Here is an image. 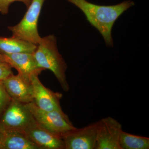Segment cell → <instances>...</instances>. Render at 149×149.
<instances>
[{"label":"cell","mask_w":149,"mask_h":149,"mask_svg":"<svg viewBox=\"0 0 149 149\" xmlns=\"http://www.w3.org/2000/svg\"><path fill=\"white\" fill-rule=\"evenodd\" d=\"M99 127L100 121L63 134L65 149H95Z\"/></svg>","instance_id":"obj_6"},{"label":"cell","mask_w":149,"mask_h":149,"mask_svg":"<svg viewBox=\"0 0 149 149\" xmlns=\"http://www.w3.org/2000/svg\"><path fill=\"white\" fill-rule=\"evenodd\" d=\"M34 55L39 67L53 72L63 90L68 92L70 87L65 74L67 65L59 52L56 37L49 35L41 38Z\"/></svg>","instance_id":"obj_2"},{"label":"cell","mask_w":149,"mask_h":149,"mask_svg":"<svg viewBox=\"0 0 149 149\" xmlns=\"http://www.w3.org/2000/svg\"><path fill=\"white\" fill-rule=\"evenodd\" d=\"M27 104L36 122L52 133L61 136L75 128L63 110L45 111L33 102Z\"/></svg>","instance_id":"obj_5"},{"label":"cell","mask_w":149,"mask_h":149,"mask_svg":"<svg viewBox=\"0 0 149 149\" xmlns=\"http://www.w3.org/2000/svg\"><path fill=\"white\" fill-rule=\"evenodd\" d=\"M32 1V0H0V12L3 15L7 14L9 6L14 2H22L28 8Z\"/></svg>","instance_id":"obj_16"},{"label":"cell","mask_w":149,"mask_h":149,"mask_svg":"<svg viewBox=\"0 0 149 149\" xmlns=\"http://www.w3.org/2000/svg\"><path fill=\"white\" fill-rule=\"evenodd\" d=\"M37 45L16 37H0V53H34Z\"/></svg>","instance_id":"obj_13"},{"label":"cell","mask_w":149,"mask_h":149,"mask_svg":"<svg viewBox=\"0 0 149 149\" xmlns=\"http://www.w3.org/2000/svg\"><path fill=\"white\" fill-rule=\"evenodd\" d=\"M38 75L32 74L30 78L33 93L32 102L45 111L62 110L60 104L62 94L54 92L45 87L40 81Z\"/></svg>","instance_id":"obj_7"},{"label":"cell","mask_w":149,"mask_h":149,"mask_svg":"<svg viewBox=\"0 0 149 149\" xmlns=\"http://www.w3.org/2000/svg\"><path fill=\"white\" fill-rule=\"evenodd\" d=\"M4 130H3L1 126V124H0V144H1V141L2 139L3 136L4 134Z\"/></svg>","instance_id":"obj_18"},{"label":"cell","mask_w":149,"mask_h":149,"mask_svg":"<svg viewBox=\"0 0 149 149\" xmlns=\"http://www.w3.org/2000/svg\"><path fill=\"white\" fill-rule=\"evenodd\" d=\"M2 54L6 62L12 68H15L19 74L28 80H30L32 74L39 75L44 70L38 66L34 53H18Z\"/></svg>","instance_id":"obj_11"},{"label":"cell","mask_w":149,"mask_h":149,"mask_svg":"<svg viewBox=\"0 0 149 149\" xmlns=\"http://www.w3.org/2000/svg\"><path fill=\"white\" fill-rule=\"evenodd\" d=\"M8 94L13 100L28 104L33 102L32 88L30 80L20 74H11L2 80Z\"/></svg>","instance_id":"obj_10"},{"label":"cell","mask_w":149,"mask_h":149,"mask_svg":"<svg viewBox=\"0 0 149 149\" xmlns=\"http://www.w3.org/2000/svg\"><path fill=\"white\" fill-rule=\"evenodd\" d=\"M13 74L10 65L8 63L0 60V80H4Z\"/></svg>","instance_id":"obj_17"},{"label":"cell","mask_w":149,"mask_h":149,"mask_svg":"<svg viewBox=\"0 0 149 149\" xmlns=\"http://www.w3.org/2000/svg\"><path fill=\"white\" fill-rule=\"evenodd\" d=\"M120 149H148L149 139L123 131L119 139Z\"/></svg>","instance_id":"obj_14"},{"label":"cell","mask_w":149,"mask_h":149,"mask_svg":"<svg viewBox=\"0 0 149 149\" xmlns=\"http://www.w3.org/2000/svg\"><path fill=\"white\" fill-rule=\"evenodd\" d=\"M40 149H65L61 136L34 123L23 131Z\"/></svg>","instance_id":"obj_9"},{"label":"cell","mask_w":149,"mask_h":149,"mask_svg":"<svg viewBox=\"0 0 149 149\" xmlns=\"http://www.w3.org/2000/svg\"><path fill=\"white\" fill-rule=\"evenodd\" d=\"M0 60L3 61H5V58L3 55L1 53H0Z\"/></svg>","instance_id":"obj_19"},{"label":"cell","mask_w":149,"mask_h":149,"mask_svg":"<svg viewBox=\"0 0 149 149\" xmlns=\"http://www.w3.org/2000/svg\"><path fill=\"white\" fill-rule=\"evenodd\" d=\"M0 149H2V148L1 146V144H0Z\"/></svg>","instance_id":"obj_20"},{"label":"cell","mask_w":149,"mask_h":149,"mask_svg":"<svg viewBox=\"0 0 149 149\" xmlns=\"http://www.w3.org/2000/svg\"><path fill=\"white\" fill-rule=\"evenodd\" d=\"M35 122L27 104L13 99L0 115V124L4 131L23 132Z\"/></svg>","instance_id":"obj_4"},{"label":"cell","mask_w":149,"mask_h":149,"mask_svg":"<svg viewBox=\"0 0 149 149\" xmlns=\"http://www.w3.org/2000/svg\"><path fill=\"white\" fill-rule=\"evenodd\" d=\"M84 13L90 24L95 27L103 37L106 45L113 47L111 31L113 24L125 11L135 5L132 1H125L112 6H101L87 0H67Z\"/></svg>","instance_id":"obj_1"},{"label":"cell","mask_w":149,"mask_h":149,"mask_svg":"<svg viewBox=\"0 0 149 149\" xmlns=\"http://www.w3.org/2000/svg\"><path fill=\"white\" fill-rule=\"evenodd\" d=\"M95 149H120L119 139L122 131V125L110 116L102 118Z\"/></svg>","instance_id":"obj_8"},{"label":"cell","mask_w":149,"mask_h":149,"mask_svg":"<svg viewBox=\"0 0 149 149\" xmlns=\"http://www.w3.org/2000/svg\"><path fill=\"white\" fill-rule=\"evenodd\" d=\"M11 99L6 91L2 80H0V115L8 105Z\"/></svg>","instance_id":"obj_15"},{"label":"cell","mask_w":149,"mask_h":149,"mask_svg":"<svg viewBox=\"0 0 149 149\" xmlns=\"http://www.w3.org/2000/svg\"><path fill=\"white\" fill-rule=\"evenodd\" d=\"M1 144L2 149H40L22 131H4Z\"/></svg>","instance_id":"obj_12"},{"label":"cell","mask_w":149,"mask_h":149,"mask_svg":"<svg viewBox=\"0 0 149 149\" xmlns=\"http://www.w3.org/2000/svg\"><path fill=\"white\" fill-rule=\"evenodd\" d=\"M45 0H32L23 18L18 24L8 27L13 37L37 45L41 40L38 22Z\"/></svg>","instance_id":"obj_3"}]
</instances>
